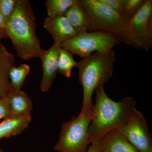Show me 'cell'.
<instances>
[{
  "label": "cell",
  "instance_id": "9a60e30c",
  "mask_svg": "<svg viewBox=\"0 0 152 152\" xmlns=\"http://www.w3.org/2000/svg\"><path fill=\"white\" fill-rule=\"evenodd\" d=\"M32 117L26 118H9L0 123V139L17 135L29 126Z\"/></svg>",
  "mask_w": 152,
  "mask_h": 152
},
{
  "label": "cell",
  "instance_id": "cb8c5ba5",
  "mask_svg": "<svg viewBox=\"0 0 152 152\" xmlns=\"http://www.w3.org/2000/svg\"><path fill=\"white\" fill-rule=\"evenodd\" d=\"M7 21V20L0 12V29H5Z\"/></svg>",
  "mask_w": 152,
  "mask_h": 152
},
{
  "label": "cell",
  "instance_id": "ac0fdd59",
  "mask_svg": "<svg viewBox=\"0 0 152 152\" xmlns=\"http://www.w3.org/2000/svg\"><path fill=\"white\" fill-rule=\"evenodd\" d=\"M77 0H47L46 5L48 17L50 18L64 15L68 9Z\"/></svg>",
  "mask_w": 152,
  "mask_h": 152
},
{
  "label": "cell",
  "instance_id": "ffe728a7",
  "mask_svg": "<svg viewBox=\"0 0 152 152\" xmlns=\"http://www.w3.org/2000/svg\"><path fill=\"white\" fill-rule=\"evenodd\" d=\"M18 0H0V12L8 20L15 10Z\"/></svg>",
  "mask_w": 152,
  "mask_h": 152
},
{
  "label": "cell",
  "instance_id": "30bf717a",
  "mask_svg": "<svg viewBox=\"0 0 152 152\" xmlns=\"http://www.w3.org/2000/svg\"><path fill=\"white\" fill-rule=\"evenodd\" d=\"M44 27L52 36L53 45L61 46L63 43L77 34L64 16L50 18L44 23Z\"/></svg>",
  "mask_w": 152,
  "mask_h": 152
},
{
  "label": "cell",
  "instance_id": "3957f363",
  "mask_svg": "<svg viewBox=\"0 0 152 152\" xmlns=\"http://www.w3.org/2000/svg\"><path fill=\"white\" fill-rule=\"evenodd\" d=\"M115 61V54L112 49L94 53L79 62V80L83 95L82 109L93 103V94L96 89L109 81L113 73Z\"/></svg>",
  "mask_w": 152,
  "mask_h": 152
},
{
  "label": "cell",
  "instance_id": "4fadbf2b",
  "mask_svg": "<svg viewBox=\"0 0 152 152\" xmlns=\"http://www.w3.org/2000/svg\"><path fill=\"white\" fill-rule=\"evenodd\" d=\"M14 63L13 55L0 42V98L6 96L12 91L9 73Z\"/></svg>",
  "mask_w": 152,
  "mask_h": 152
},
{
  "label": "cell",
  "instance_id": "603a6c76",
  "mask_svg": "<svg viewBox=\"0 0 152 152\" xmlns=\"http://www.w3.org/2000/svg\"><path fill=\"white\" fill-rule=\"evenodd\" d=\"M101 140L91 142L86 152H100L101 147Z\"/></svg>",
  "mask_w": 152,
  "mask_h": 152
},
{
  "label": "cell",
  "instance_id": "2e32d148",
  "mask_svg": "<svg viewBox=\"0 0 152 152\" xmlns=\"http://www.w3.org/2000/svg\"><path fill=\"white\" fill-rule=\"evenodd\" d=\"M30 67L26 64L18 67L13 66L9 71V77L12 91L21 90L27 76L29 73Z\"/></svg>",
  "mask_w": 152,
  "mask_h": 152
},
{
  "label": "cell",
  "instance_id": "e0dca14e",
  "mask_svg": "<svg viewBox=\"0 0 152 152\" xmlns=\"http://www.w3.org/2000/svg\"><path fill=\"white\" fill-rule=\"evenodd\" d=\"M78 65V62L75 60L72 54L61 48L58 59V72L66 77H70L72 69Z\"/></svg>",
  "mask_w": 152,
  "mask_h": 152
},
{
  "label": "cell",
  "instance_id": "6da1fadb",
  "mask_svg": "<svg viewBox=\"0 0 152 152\" xmlns=\"http://www.w3.org/2000/svg\"><path fill=\"white\" fill-rule=\"evenodd\" d=\"M95 91L96 101L89 129L91 143L110 132L119 130L137 110L136 102L132 98L114 101L107 94L103 86L98 87Z\"/></svg>",
  "mask_w": 152,
  "mask_h": 152
},
{
  "label": "cell",
  "instance_id": "7a4b0ae2",
  "mask_svg": "<svg viewBox=\"0 0 152 152\" xmlns=\"http://www.w3.org/2000/svg\"><path fill=\"white\" fill-rule=\"evenodd\" d=\"M36 20L29 1L18 0L15 10L7 21L5 29L17 56L26 61L39 58L43 49L36 35Z\"/></svg>",
  "mask_w": 152,
  "mask_h": 152
},
{
  "label": "cell",
  "instance_id": "7402d4cb",
  "mask_svg": "<svg viewBox=\"0 0 152 152\" xmlns=\"http://www.w3.org/2000/svg\"><path fill=\"white\" fill-rule=\"evenodd\" d=\"M10 109L7 96L0 98V120L10 118Z\"/></svg>",
  "mask_w": 152,
  "mask_h": 152
},
{
  "label": "cell",
  "instance_id": "d4e9b609",
  "mask_svg": "<svg viewBox=\"0 0 152 152\" xmlns=\"http://www.w3.org/2000/svg\"><path fill=\"white\" fill-rule=\"evenodd\" d=\"M5 38H8L7 35L5 30L0 29V41Z\"/></svg>",
  "mask_w": 152,
  "mask_h": 152
},
{
  "label": "cell",
  "instance_id": "9c48e42d",
  "mask_svg": "<svg viewBox=\"0 0 152 152\" xmlns=\"http://www.w3.org/2000/svg\"><path fill=\"white\" fill-rule=\"evenodd\" d=\"M61 47L53 45L48 50L42 49L39 58L42 62V77L40 89L44 92L51 88L58 72V59Z\"/></svg>",
  "mask_w": 152,
  "mask_h": 152
},
{
  "label": "cell",
  "instance_id": "277c9868",
  "mask_svg": "<svg viewBox=\"0 0 152 152\" xmlns=\"http://www.w3.org/2000/svg\"><path fill=\"white\" fill-rule=\"evenodd\" d=\"M93 104L82 109L77 117L62 125L59 138L54 147L60 152H86L91 144L89 129L92 120Z\"/></svg>",
  "mask_w": 152,
  "mask_h": 152
},
{
  "label": "cell",
  "instance_id": "5b68a950",
  "mask_svg": "<svg viewBox=\"0 0 152 152\" xmlns=\"http://www.w3.org/2000/svg\"><path fill=\"white\" fill-rule=\"evenodd\" d=\"M90 21L89 31H102L115 35L128 45L126 21L99 0H80Z\"/></svg>",
  "mask_w": 152,
  "mask_h": 152
},
{
  "label": "cell",
  "instance_id": "7c38bea8",
  "mask_svg": "<svg viewBox=\"0 0 152 152\" xmlns=\"http://www.w3.org/2000/svg\"><path fill=\"white\" fill-rule=\"evenodd\" d=\"M100 152H139L118 130L106 134L101 139Z\"/></svg>",
  "mask_w": 152,
  "mask_h": 152
},
{
  "label": "cell",
  "instance_id": "8992f818",
  "mask_svg": "<svg viewBox=\"0 0 152 152\" xmlns=\"http://www.w3.org/2000/svg\"><path fill=\"white\" fill-rule=\"evenodd\" d=\"M121 42L120 38L111 33L102 31H85L77 34L60 46L83 58L94 52L108 51Z\"/></svg>",
  "mask_w": 152,
  "mask_h": 152
},
{
  "label": "cell",
  "instance_id": "ba28073f",
  "mask_svg": "<svg viewBox=\"0 0 152 152\" xmlns=\"http://www.w3.org/2000/svg\"><path fill=\"white\" fill-rule=\"evenodd\" d=\"M118 131L138 151L152 152L151 135L141 112L137 110Z\"/></svg>",
  "mask_w": 152,
  "mask_h": 152
},
{
  "label": "cell",
  "instance_id": "8fae6325",
  "mask_svg": "<svg viewBox=\"0 0 152 152\" xmlns=\"http://www.w3.org/2000/svg\"><path fill=\"white\" fill-rule=\"evenodd\" d=\"M6 96L10 109V118H18L31 116L32 102L26 93L21 90L12 91Z\"/></svg>",
  "mask_w": 152,
  "mask_h": 152
},
{
  "label": "cell",
  "instance_id": "5bb4252c",
  "mask_svg": "<svg viewBox=\"0 0 152 152\" xmlns=\"http://www.w3.org/2000/svg\"><path fill=\"white\" fill-rule=\"evenodd\" d=\"M63 16L77 34L87 31L89 30V18L82 5L80 0H77Z\"/></svg>",
  "mask_w": 152,
  "mask_h": 152
},
{
  "label": "cell",
  "instance_id": "484cf974",
  "mask_svg": "<svg viewBox=\"0 0 152 152\" xmlns=\"http://www.w3.org/2000/svg\"><path fill=\"white\" fill-rule=\"evenodd\" d=\"M0 152H4L3 151H2V150L0 148Z\"/></svg>",
  "mask_w": 152,
  "mask_h": 152
},
{
  "label": "cell",
  "instance_id": "d6986e66",
  "mask_svg": "<svg viewBox=\"0 0 152 152\" xmlns=\"http://www.w3.org/2000/svg\"><path fill=\"white\" fill-rule=\"evenodd\" d=\"M145 1V0H126L123 16L125 20L127 21L134 17Z\"/></svg>",
  "mask_w": 152,
  "mask_h": 152
},
{
  "label": "cell",
  "instance_id": "44dd1931",
  "mask_svg": "<svg viewBox=\"0 0 152 152\" xmlns=\"http://www.w3.org/2000/svg\"><path fill=\"white\" fill-rule=\"evenodd\" d=\"M99 1L119 14L123 18L124 8L126 0H99Z\"/></svg>",
  "mask_w": 152,
  "mask_h": 152
},
{
  "label": "cell",
  "instance_id": "52a82bcc",
  "mask_svg": "<svg viewBox=\"0 0 152 152\" xmlns=\"http://www.w3.org/2000/svg\"><path fill=\"white\" fill-rule=\"evenodd\" d=\"M128 45L148 51L152 47V1L145 0L140 9L126 22Z\"/></svg>",
  "mask_w": 152,
  "mask_h": 152
}]
</instances>
